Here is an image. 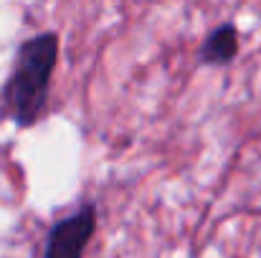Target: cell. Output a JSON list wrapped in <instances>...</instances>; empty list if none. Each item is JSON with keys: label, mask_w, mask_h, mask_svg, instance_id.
Segmentation results:
<instances>
[{"label": "cell", "mask_w": 261, "mask_h": 258, "mask_svg": "<svg viewBox=\"0 0 261 258\" xmlns=\"http://www.w3.org/2000/svg\"><path fill=\"white\" fill-rule=\"evenodd\" d=\"M239 56V31L233 23H221L200 46L198 61L203 66H228Z\"/></svg>", "instance_id": "obj_3"}, {"label": "cell", "mask_w": 261, "mask_h": 258, "mask_svg": "<svg viewBox=\"0 0 261 258\" xmlns=\"http://www.w3.org/2000/svg\"><path fill=\"white\" fill-rule=\"evenodd\" d=\"M94 231H96V205L87 203L76 213L51 225L43 258H84L89 241L94 238Z\"/></svg>", "instance_id": "obj_2"}, {"label": "cell", "mask_w": 261, "mask_h": 258, "mask_svg": "<svg viewBox=\"0 0 261 258\" xmlns=\"http://www.w3.org/2000/svg\"><path fill=\"white\" fill-rule=\"evenodd\" d=\"M56 59L59 36L54 31L38 33L18 46L13 69L0 86V122L8 119L18 129H28L41 122L48 106Z\"/></svg>", "instance_id": "obj_1"}]
</instances>
